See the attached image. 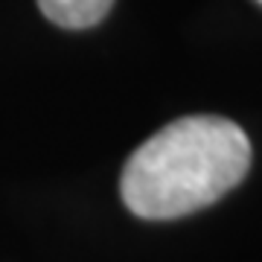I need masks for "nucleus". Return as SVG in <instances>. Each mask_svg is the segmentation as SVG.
I'll list each match as a JSON object with an SVG mask.
<instances>
[{
  "label": "nucleus",
  "mask_w": 262,
  "mask_h": 262,
  "mask_svg": "<svg viewBox=\"0 0 262 262\" xmlns=\"http://www.w3.org/2000/svg\"><path fill=\"white\" fill-rule=\"evenodd\" d=\"M248 169V134L233 120L195 114L163 125L131 155L120 192L134 215L166 222L215 204Z\"/></svg>",
  "instance_id": "f257e3e1"
},
{
  "label": "nucleus",
  "mask_w": 262,
  "mask_h": 262,
  "mask_svg": "<svg viewBox=\"0 0 262 262\" xmlns=\"http://www.w3.org/2000/svg\"><path fill=\"white\" fill-rule=\"evenodd\" d=\"M47 20L64 29H88L111 12L114 0H38Z\"/></svg>",
  "instance_id": "f03ea898"
},
{
  "label": "nucleus",
  "mask_w": 262,
  "mask_h": 262,
  "mask_svg": "<svg viewBox=\"0 0 262 262\" xmlns=\"http://www.w3.org/2000/svg\"><path fill=\"white\" fill-rule=\"evenodd\" d=\"M259 3H262V0H259Z\"/></svg>",
  "instance_id": "7ed1b4c3"
}]
</instances>
